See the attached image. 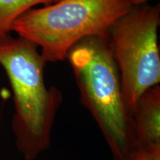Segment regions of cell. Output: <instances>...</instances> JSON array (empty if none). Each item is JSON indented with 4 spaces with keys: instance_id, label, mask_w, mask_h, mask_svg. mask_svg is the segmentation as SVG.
<instances>
[{
    "instance_id": "52a82bcc",
    "label": "cell",
    "mask_w": 160,
    "mask_h": 160,
    "mask_svg": "<svg viewBox=\"0 0 160 160\" xmlns=\"http://www.w3.org/2000/svg\"><path fill=\"white\" fill-rule=\"evenodd\" d=\"M124 160H160V144L138 146Z\"/></svg>"
},
{
    "instance_id": "9c48e42d",
    "label": "cell",
    "mask_w": 160,
    "mask_h": 160,
    "mask_svg": "<svg viewBox=\"0 0 160 160\" xmlns=\"http://www.w3.org/2000/svg\"><path fill=\"white\" fill-rule=\"evenodd\" d=\"M58 1H59V0H53V2H57Z\"/></svg>"
},
{
    "instance_id": "6da1fadb",
    "label": "cell",
    "mask_w": 160,
    "mask_h": 160,
    "mask_svg": "<svg viewBox=\"0 0 160 160\" xmlns=\"http://www.w3.org/2000/svg\"><path fill=\"white\" fill-rule=\"evenodd\" d=\"M45 64L33 43L11 33L0 35V65L9 79L14 102L12 131L16 147L25 160H34L50 148L63 100L59 89L46 85Z\"/></svg>"
},
{
    "instance_id": "277c9868",
    "label": "cell",
    "mask_w": 160,
    "mask_h": 160,
    "mask_svg": "<svg viewBox=\"0 0 160 160\" xmlns=\"http://www.w3.org/2000/svg\"><path fill=\"white\" fill-rule=\"evenodd\" d=\"M160 5H133L108 30L107 41L119 73L125 104L133 113L138 99L160 82L158 28Z\"/></svg>"
},
{
    "instance_id": "30bf717a",
    "label": "cell",
    "mask_w": 160,
    "mask_h": 160,
    "mask_svg": "<svg viewBox=\"0 0 160 160\" xmlns=\"http://www.w3.org/2000/svg\"><path fill=\"white\" fill-rule=\"evenodd\" d=\"M0 105H1V101H0Z\"/></svg>"
},
{
    "instance_id": "3957f363",
    "label": "cell",
    "mask_w": 160,
    "mask_h": 160,
    "mask_svg": "<svg viewBox=\"0 0 160 160\" xmlns=\"http://www.w3.org/2000/svg\"><path fill=\"white\" fill-rule=\"evenodd\" d=\"M132 6L131 0H59L26 11L11 32L39 47L45 63L56 62L83 39L107 36L110 26Z\"/></svg>"
},
{
    "instance_id": "5b68a950",
    "label": "cell",
    "mask_w": 160,
    "mask_h": 160,
    "mask_svg": "<svg viewBox=\"0 0 160 160\" xmlns=\"http://www.w3.org/2000/svg\"><path fill=\"white\" fill-rule=\"evenodd\" d=\"M137 146L160 144V87L146 91L136 104L132 113Z\"/></svg>"
},
{
    "instance_id": "7a4b0ae2",
    "label": "cell",
    "mask_w": 160,
    "mask_h": 160,
    "mask_svg": "<svg viewBox=\"0 0 160 160\" xmlns=\"http://www.w3.org/2000/svg\"><path fill=\"white\" fill-rule=\"evenodd\" d=\"M66 59L74 75L80 102L99 126L113 159L124 160L138 146L107 36L83 39L70 49Z\"/></svg>"
},
{
    "instance_id": "ba28073f",
    "label": "cell",
    "mask_w": 160,
    "mask_h": 160,
    "mask_svg": "<svg viewBox=\"0 0 160 160\" xmlns=\"http://www.w3.org/2000/svg\"><path fill=\"white\" fill-rule=\"evenodd\" d=\"M132 5H139L146 4L150 0H131Z\"/></svg>"
},
{
    "instance_id": "8992f818",
    "label": "cell",
    "mask_w": 160,
    "mask_h": 160,
    "mask_svg": "<svg viewBox=\"0 0 160 160\" xmlns=\"http://www.w3.org/2000/svg\"><path fill=\"white\" fill-rule=\"evenodd\" d=\"M53 2V0H0V35L11 33L15 20L33 7Z\"/></svg>"
}]
</instances>
